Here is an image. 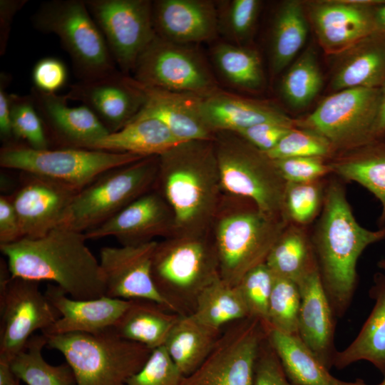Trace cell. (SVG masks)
<instances>
[{"label": "cell", "mask_w": 385, "mask_h": 385, "mask_svg": "<svg viewBox=\"0 0 385 385\" xmlns=\"http://www.w3.org/2000/svg\"><path fill=\"white\" fill-rule=\"evenodd\" d=\"M319 274L337 318L349 308L357 286L356 265L364 250L385 240V227L371 230L356 220L339 181L324 189L319 218L310 236Z\"/></svg>", "instance_id": "1"}, {"label": "cell", "mask_w": 385, "mask_h": 385, "mask_svg": "<svg viewBox=\"0 0 385 385\" xmlns=\"http://www.w3.org/2000/svg\"><path fill=\"white\" fill-rule=\"evenodd\" d=\"M84 232L58 227L35 238L0 245L11 277L50 281L76 299L106 294L99 263L86 245Z\"/></svg>", "instance_id": "2"}, {"label": "cell", "mask_w": 385, "mask_h": 385, "mask_svg": "<svg viewBox=\"0 0 385 385\" xmlns=\"http://www.w3.org/2000/svg\"><path fill=\"white\" fill-rule=\"evenodd\" d=\"M158 158L154 188L174 212L175 233L209 230L222 196L213 140L181 142Z\"/></svg>", "instance_id": "3"}, {"label": "cell", "mask_w": 385, "mask_h": 385, "mask_svg": "<svg viewBox=\"0 0 385 385\" xmlns=\"http://www.w3.org/2000/svg\"><path fill=\"white\" fill-rule=\"evenodd\" d=\"M289 223L287 217L262 212L249 200L222 194L211 225L220 278L236 286L250 270L265 262Z\"/></svg>", "instance_id": "4"}, {"label": "cell", "mask_w": 385, "mask_h": 385, "mask_svg": "<svg viewBox=\"0 0 385 385\" xmlns=\"http://www.w3.org/2000/svg\"><path fill=\"white\" fill-rule=\"evenodd\" d=\"M153 282L168 308L181 316L193 314L200 293L220 278L211 228L175 233L158 242L151 262Z\"/></svg>", "instance_id": "5"}, {"label": "cell", "mask_w": 385, "mask_h": 385, "mask_svg": "<svg viewBox=\"0 0 385 385\" xmlns=\"http://www.w3.org/2000/svg\"><path fill=\"white\" fill-rule=\"evenodd\" d=\"M44 336L46 346L64 356L76 385H127L152 351L143 344L120 338L112 330L97 334Z\"/></svg>", "instance_id": "6"}, {"label": "cell", "mask_w": 385, "mask_h": 385, "mask_svg": "<svg viewBox=\"0 0 385 385\" xmlns=\"http://www.w3.org/2000/svg\"><path fill=\"white\" fill-rule=\"evenodd\" d=\"M213 143L222 194L249 200L268 215L287 217V182L273 160L233 132L216 133Z\"/></svg>", "instance_id": "7"}, {"label": "cell", "mask_w": 385, "mask_h": 385, "mask_svg": "<svg viewBox=\"0 0 385 385\" xmlns=\"http://www.w3.org/2000/svg\"><path fill=\"white\" fill-rule=\"evenodd\" d=\"M33 26L58 36L79 81H92L118 71L105 38L85 0L43 2L31 18Z\"/></svg>", "instance_id": "8"}, {"label": "cell", "mask_w": 385, "mask_h": 385, "mask_svg": "<svg viewBox=\"0 0 385 385\" xmlns=\"http://www.w3.org/2000/svg\"><path fill=\"white\" fill-rule=\"evenodd\" d=\"M143 158L79 148L38 150L14 141L0 149L2 168L44 178L76 192L108 170Z\"/></svg>", "instance_id": "9"}, {"label": "cell", "mask_w": 385, "mask_h": 385, "mask_svg": "<svg viewBox=\"0 0 385 385\" xmlns=\"http://www.w3.org/2000/svg\"><path fill=\"white\" fill-rule=\"evenodd\" d=\"M158 168L155 155L104 173L74 195L61 226L86 232L106 222L154 188Z\"/></svg>", "instance_id": "10"}, {"label": "cell", "mask_w": 385, "mask_h": 385, "mask_svg": "<svg viewBox=\"0 0 385 385\" xmlns=\"http://www.w3.org/2000/svg\"><path fill=\"white\" fill-rule=\"evenodd\" d=\"M381 88H351L322 100L296 127L326 139L336 151L350 150L378 138Z\"/></svg>", "instance_id": "11"}, {"label": "cell", "mask_w": 385, "mask_h": 385, "mask_svg": "<svg viewBox=\"0 0 385 385\" xmlns=\"http://www.w3.org/2000/svg\"><path fill=\"white\" fill-rule=\"evenodd\" d=\"M133 73L138 83L161 90L200 98L220 91L197 51L157 34L139 56Z\"/></svg>", "instance_id": "12"}, {"label": "cell", "mask_w": 385, "mask_h": 385, "mask_svg": "<svg viewBox=\"0 0 385 385\" xmlns=\"http://www.w3.org/2000/svg\"><path fill=\"white\" fill-rule=\"evenodd\" d=\"M265 324L248 317L225 326L214 348L181 385H255V369Z\"/></svg>", "instance_id": "13"}, {"label": "cell", "mask_w": 385, "mask_h": 385, "mask_svg": "<svg viewBox=\"0 0 385 385\" xmlns=\"http://www.w3.org/2000/svg\"><path fill=\"white\" fill-rule=\"evenodd\" d=\"M120 72H133L136 61L155 36L153 1L85 0Z\"/></svg>", "instance_id": "14"}, {"label": "cell", "mask_w": 385, "mask_h": 385, "mask_svg": "<svg viewBox=\"0 0 385 385\" xmlns=\"http://www.w3.org/2000/svg\"><path fill=\"white\" fill-rule=\"evenodd\" d=\"M0 361L9 363L34 332H44L60 317L38 282L19 277L0 288Z\"/></svg>", "instance_id": "15"}, {"label": "cell", "mask_w": 385, "mask_h": 385, "mask_svg": "<svg viewBox=\"0 0 385 385\" xmlns=\"http://www.w3.org/2000/svg\"><path fill=\"white\" fill-rule=\"evenodd\" d=\"M174 212L155 188L143 194L98 226L84 232L87 240L114 237L122 246H135L173 235Z\"/></svg>", "instance_id": "16"}, {"label": "cell", "mask_w": 385, "mask_h": 385, "mask_svg": "<svg viewBox=\"0 0 385 385\" xmlns=\"http://www.w3.org/2000/svg\"><path fill=\"white\" fill-rule=\"evenodd\" d=\"M384 0H328L308 3L318 41L329 54H342L374 33V9Z\"/></svg>", "instance_id": "17"}, {"label": "cell", "mask_w": 385, "mask_h": 385, "mask_svg": "<svg viewBox=\"0 0 385 385\" xmlns=\"http://www.w3.org/2000/svg\"><path fill=\"white\" fill-rule=\"evenodd\" d=\"M157 242L154 240L139 245L103 247L100 250L98 260L106 296L125 300H150L168 308L151 274L152 257Z\"/></svg>", "instance_id": "18"}, {"label": "cell", "mask_w": 385, "mask_h": 385, "mask_svg": "<svg viewBox=\"0 0 385 385\" xmlns=\"http://www.w3.org/2000/svg\"><path fill=\"white\" fill-rule=\"evenodd\" d=\"M65 96L91 110L109 133L130 122L145 101L132 78L120 71L96 80L78 81L70 86Z\"/></svg>", "instance_id": "19"}, {"label": "cell", "mask_w": 385, "mask_h": 385, "mask_svg": "<svg viewBox=\"0 0 385 385\" xmlns=\"http://www.w3.org/2000/svg\"><path fill=\"white\" fill-rule=\"evenodd\" d=\"M30 95L46 135L61 148L89 147L109 131L87 106H70L65 95L41 91L34 86Z\"/></svg>", "instance_id": "20"}, {"label": "cell", "mask_w": 385, "mask_h": 385, "mask_svg": "<svg viewBox=\"0 0 385 385\" xmlns=\"http://www.w3.org/2000/svg\"><path fill=\"white\" fill-rule=\"evenodd\" d=\"M25 175L22 185L10 197L22 238H35L62 225L77 192L44 178Z\"/></svg>", "instance_id": "21"}, {"label": "cell", "mask_w": 385, "mask_h": 385, "mask_svg": "<svg viewBox=\"0 0 385 385\" xmlns=\"http://www.w3.org/2000/svg\"><path fill=\"white\" fill-rule=\"evenodd\" d=\"M60 317L43 335L71 333L97 334L111 330L130 305V300L103 296L93 299H76L56 284H48L44 292Z\"/></svg>", "instance_id": "22"}, {"label": "cell", "mask_w": 385, "mask_h": 385, "mask_svg": "<svg viewBox=\"0 0 385 385\" xmlns=\"http://www.w3.org/2000/svg\"><path fill=\"white\" fill-rule=\"evenodd\" d=\"M297 337L329 370L338 350L334 345L337 317L323 288L318 269L300 282Z\"/></svg>", "instance_id": "23"}, {"label": "cell", "mask_w": 385, "mask_h": 385, "mask_svg": "<svg viewBox=\"0 0 385 385\" xmlns=\"http://www.w3.org/2000/svg\"><path fill=\"white\" fill-rule=\"evenodd\" d=\"M132 80L142 91L145 101L131 121L156 119L180 142L214 140L215 134L206 126L200 114L202 98L145 86Z\"/></svg>", "instance_id": "24"}, {"label": "cell", "mask_w": 385, "mask_h": 385, "mask_svg": "<svg viewBox=\"0 0 385 385\" xmlns=\"http://www.w3.org/2000/svg\"><path fill=\"white\" fill-rule=\"evenodd\" d=\"M155 34L183 45L207 41L218 32L215 4L208 0L153 1Z\"/></svg>", "instance_id": "25"}, {"label": "cell", "mask_w": 385, "mask_h": 385, "mask_svg": "<svg viewBox=\"0 0 385 385\" xmlns=\"http://www.w3.org/2000/svg\"><path fill=\"white\" fill-rule=\"evenodd\" d=\"M200 108L205 124L215 134L221 131L236 133L265 122H279L296 127L295 120L271 103L221 91L202 98Z\"/></svg>", "instance_id": "26"}, {"label": "cell", "mask_w": 385, "mask_h": 385, "mask_svg": "<svg viewBox=\"0 0 385 385\" xmlns=\"http://www.w3.org/2000/svg\"><path fill=\"white\" fill-rule=\"evenodd\" d=\"M331 81L335 91L385 85V38L373 33L342 53Z\"/></svg>", "instance_id": "27"}, {"label": "cell", "mask_w": 385, "mask_h": 385, "mask_svg": "<svg viewBox=\"0 0 385 385\" xmlns=\"http://www.w3.org/2000/svg\"><path fill=\"white\" fill-rule=\"evenodd\" d=\"M369 297L374 307L356 338L345 349L337 351L333 367L343 369L359 361L373 364L385 373V272L374 275Z\"/></svg>", "instance_id": "28"}, {"label": "cell", "mask_w": 385, "mask_h": 385, "mask_svg": "<svg viewBox=\"0 0 385 385\" xmlns=\"http://www.w3.org/2000/svg\"><path fill=\"white\" fill-rule=\"evenodd\" d=\"M267 337L287 377L297 385H369L364 380H340L334 376L297 336L266 327Z\"/></svg>", "instance_id": "29"}, {"label": "cell", "mask_w": 385, "mask_h": 385, "mask_svg": "<svg viewBox=\"0 0 385 385\" xmlns=\"http://www.w3.org/2000/svg\"><path fill=\"white\" fill-rule=\"evenodd\" d=\"M332 173L355 182L371 192L381 206L380 225L385 223V140L377 139L342 152L328 162Z\"/></svg>", "instance_id": "30"}, {"label": "cell", "mask_w": 385, "mask_h": 385, "mask_svg": "<svg viewBox=\"0 0 385 385\" xmlns=\"http://www.w3.org/2000/svg\"><path fill=\"white\" fill-rule=\"evenodd\" d=\"M180 316L155 302L133 299L111 330L122 339L153 349L164 345Z\"/></svg>", "instance_id": "31"}, {"label": "cell", "mask_w": 385, "mask_h": 385, "mask_svg": "<svg viewBox=\"0 0 385 385\" xmlns=\"http://www.w3.org/2000/svg\"><path fill=\"white\" fill-rule=\"evenodd\" d=\"M179 143L181 142L159 120L141 118L133 120L120 130L109 133L88 149L149 157L160 155Z\"/></svg>", "instance_id": "32"}, {"label": "cell", "mask_w": 385, "mask_h": 385, "mask_svg": "<svg viewBox=\"0 0 385 385\" xmlns=\"http://www.w3.org/2000/svg\"><path fill=\"white\" fill-rule=\"evenodd\" d=\"M222 331L204 324L192 314L180 316L163 346L182 374L188 376L204 362Z\"/></svg>", "instance_id": "33"}, {"label": "cell", "mask_w": 385, "mask_h": 385, "mask_svg": "<svg viewBox=\"0 0 385 385\" xmlns=\"http://www.w3.org/2000/svg\"><path fill=\"white\" fill-rule=\"evenodd\" d=\"M309 31L303 3L283 1L278 7L270 35V67L274 74L282 72L304 45Z\"/></svg>", "instance_id": "34"}, {"label": "cell", "mask_w": 385, "mask_h": 385, "mask_svg": "<svg viewBox=\"0 0 385 385\" xmlns=\"http://www.w3.org/2000/svg\"><path fill=\"white\" fill-rule=\"evenodd\" d=\"M265 263L274 276L297 284L318 269L311 237L305 226L290 222L272 246Z\"/></svg>", "instance_id": "35"}, {"label": "cell", "mask_w": 385, "mask_h": 385, "mask_svg": "<svg viewBox=\"0 0 385 385\" xmlns=\"http://www.w3.org/2000/svg\"><path fill=\"white\" fill-rule=\"evenodd\" d=\"M212 60L232 86L247 91L260 90L265 76L258 53L245 46L219 43L212 50Z\"/></svg>", "instance_id": "36"}, {"label": "cell", "mask_w": 385, "mask_h": 385, "mask_svg": "<svg viewBox=\"0 0 385 385\" xmlns=\"http://www.w3.org/2000/svg\"><path fill=\"white\" fill-rule=\"evenodd\" d=\"M192 315L217 329H222L232 322L250 317L237 286H232L221 278L200 293Z\"/></svg>", "instance_id": "37"}, {"label": "cell", "mask_w": 385, "mask_h": 385, "mask_svg": "<svg viewBox=\"0 0 385 385\" xmlns=\"http://www.w3.org/2000/svg\"><path fill=\"white\" fill-rule=\"evenodd\" d=\"M46 337L32 336L25 348L11 362L15 376L27 385H76L73 370L67 364L52 365L42 355Z\"/></svg>", "instance_id": "38"}, {"label": "cell", "mask_w": 385, "mask_h": 385, "mask_svg": "<svg viewBox=\"0 0 385 385\" xmlns=\"http://www.w3.org/2000/svg\"><path fill=\"white\" fill-rule=\"evenodd\" d=\"M322 76L313 48L305 50L284 75L280 91L284 99L292 107L308 106L322 86Z\"/></svg>", "instance_id": "39"}, {"label": "cell", "mask_w": 385, "mask_h": 385, "mask_svg": "<svg viewBox=\"0 0 385 385\" xmlns=\"http://www.w3.org/2000/svg\"><path fill=\"white\" fill-rule=\"evenodd\" d=\"M300 306L301 293L298 284L289 279L274 275L265 327L297 336Z\"/></svg>", "instance_id": "40"}, {"label": "cell", "mask_w": 385, "mask_h": 385, "mask_svg": "<svg viewBox=\"0 0 385 385\" xmlns=\"http://www.w3.org/2000/svg\"><path fill=\"white\" fill-rule=\"evenodd\" d=\"M259 0H228L217 6V30L230 43L245 46L255 29L260 11Z\"/></svg>", "instance_id": "41"}, {"label": "cell", "mask_w": 385, "mask_h": 385, "mask_svg": "<svg viewBox=\"0 0 385 385\" xmlns=\"http://www.w3.org/2000/svg\"><path fill=\"white\" fill-rule=\"evenodd\" d=\"M325 186L322 179L306 183H287L284 212L291 223L306 226L320 214Z\"/></svg>", "instance_id": "42"}, {"label": "cell", "mask_w": 385, "mask_h": 385, "mask_svg": "<svg viewBox=\"0 0 385 385\" xmlns=\"http://www.w3.org/2000/svg\"><path fill=\"white\" fill-rule=\"evenodd\" d=\"M9 101L13 141L14 138L24 140L38 150L49 148L48 138L31 95L10 93Z\"/></svg>", "instance_id": "43"}, {"label": "cell", "mask_w": 385, "mask_h": 385, "mask_svg": "<svg viewBox=\"0 0 385 385\" xmlns=\"http://www.w3.org/2000/svg\"><path fill=\"white\" fill-rule=\"evenodd\" d=\"M274 274L265 262L250 270L236 285L249 312L250 317L267 323L269 301Z\"/></svg>", "instance_id": "44"}, {"label": "cell", "mask_w": 385, "mask_h": 385, "mask_svg": "<svg viewBox=\"0 0 385 385\" xmlns=\"http://www.w3.org/2000/svg\"><path fill=\"white\" fill-rule=\"evenodd\" d=\"M335 153L329 143L319 135L295 127L291 129L270 151L265 153L270 159L314 156L331 158Z\"/></svg>", "instance_id": "45"}, {"label": "cell", "mask_w": 385, "mask_h": 385, "mask_svg": "<svg viewBox=\"0 0 385 385\" xmlns=\"http://www.w3.org/2000/svg\"><path fill=\"white\" fill-rule=\"evenodd\" d=\"M184 377L161 346L152 349L143 366L128 379L127 385H181Z\"/></svg>", "instance_id": "46"}, {"label": "cell", "mask_w": 385, "mask_h": 385, "mask_svg": "<svg viewBox=\"0 0 385 385\" xmlns=\"http://www.w3.org/2000/svg\"><path fill=\"white\" fill-rule=\"evenodd\" d=\"M272 160L287 183L314 181L332 173L329 163L321 157H292Z\"/></svg>", "instance_id": "47"}, {"label": "cell", "mask_w": 385, "mask_h": 385, "mask_svg": "<svg viewBox=\"0 0 385 385\" xmlns=\"http://www.w3.org/2000/svg\"><path fill=\"white\" fill-rule=\"evenodd\" d=\"M31 76L34 88L45 93H56L66 84L68 72L60 59L46 57L34 65Z\"/></svg>", "instance_id": "48"}, {"label": "cell", "mask_w": 385, "mask_h": 385, "mask_svg": "<svg viewBox=\"0 0 385 385\" xmlns=\"http://www.w3.org/2000/svg\"><path fill=\"white\" fill-rule=\"evenodd\" d=\"M255 385H297L287 377L267 337L260 349L255 369Z\"/></svg>", "instance_id": "49"}, {"label": "cell", "mask_w": 385, "mask_h": 385, "mask_svg": "<svg viewBox=\"0 0 385 385\" xmlns=\"http://www.w3.org/2000/svg\"><path fill=\"white\" fill-rule=\"evenodd\" d=\"M294 128V125L283 123L265 122L242 129L235 133L259 150L267 153Z\"/></svg>", "instance_id": "50"}, {"label": "cell", "mask_w": 385, "mask_h": 385, "mask_svg": "<svg viewBox=\"0 0 385 385\" xmlns=\"http://www.w3.org/2000/svg\"><path fill=\"white\" fill-rule=\"evenodd\" d=\"M22 239L19 220L10 197H0V245Z\"/></svg>", "instance_id": "51"}, {"label": "cell", "mask_w": 385, "mask_h": 385, "mask_svg": "<svg viewBox=\"0 0 385 385\" xmlns=\"http://www.w3.org/2000/svg\"><path fill=\"white\" fill-rule=\"evenodd\" d=\"M27 0H1L0 1V55L4 54L13 19L15 14L27 2Z\"/></svg>", "instance_id": "52"}, {"label": "cell", "mask_w": 385, "mask_h": 385, "mask_svg": "<svg viewBox=\"0 0 385 385\" xmlns=\"http://www.w3.org/2000/svg\"><path fill=\"white\" fill-rule=\"evenodd\" d=\"M11 76L5 72L0 73V135L5 143L13 141L10 120L9 93L6 91Z\"/></svg>", "instance_id": "53"}, {"label": "cell", "mask_w": 385, "mask_h": 385, "mask_svg": "<svg viewBox=\"0 0 385 385\" xmlns=\"http://www.w3.org/2000/svg\"><path fill=\"white\" fill-rule=\"evenodd\" d=\"M374 32L385 38V0L374 9Z\"/></svg>", "instance_id": "54"}, {"label": "cell", "mask_w": 385, "mask_h": 385, "mask_svg": "<svg viewBox=\"0 0 385 385\" xmlns=\"http://www.w3.org/2000/svg\"><path fill=\"white\" fill-rule=\"evenodd\" d=\"M19 381L11 366V363L0 361V385H16Z\"/></svg>", "instance_id": "55"}, {"label": "cell", "mask_w": 385, "mask_h": 385, "mask_svg": "<svg viewBox=\"0 0 385 385\" xmlns=\"http://www.w3.org/2000/svg\"><path fill=\"white\" fill-rule=\"evenodd\" d=\"M382 100L377 126L378 138H385V85L381 88Z\"/></svg>", "instance_id": "56"}, {"label": "cell", "mask_w": 385, "mask_h": 385, "mask_svg": "<svg viewBox=\"0 0 385 385\" xmlns=\"http://www.w3.org/2000/svg\"><path fill=\"white\" fill-rule=\"evenodd\" d=\"M378 267L385 272V259L380 260L377 263Z\"/></svg>", "instance_id": "57"}, {"label": "cell", "mask_w": 385, "mask_h": 385, "mask_svg": "<svg viewBox=\"0 0 385 385\" xmlns=\"http://www.w3.org/2000/svg\"><path fill=\"white\" fill-rule=\"evenodd\" d=\"M384 379L383 380L378 384L376 385H385V373L384 374Z\"/></svg>", "instance_id": "58"}, {"label": "cell", "mask_w": 385, "mask_h": 385, "mask_svg": "<svg viewBox=\"0 0 385 385\" xmlns=\"http://www.w3.org/2000/svg\"><path fill=\"white\" fill-rule=\"evenodd\" d=\"M16 385H20V381Z\"/></svg>", "instance_id": "59"}]
</instances>
